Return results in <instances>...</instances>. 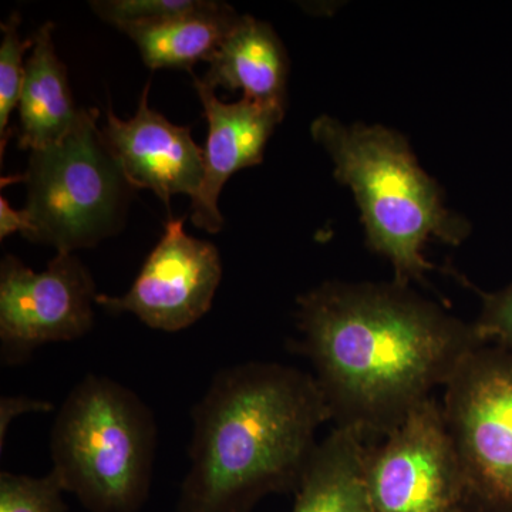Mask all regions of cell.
I'll return each mask as SVG.
<instances>
[{
	"label": "cell",
	"instance_id": "6da1fadb",
	"mask_svg": "<svg viewBox=\"0 0 512 512\" xmlns=\"http://www.w3.org/2000/svg\"><path fill=\"white\" fill-rule=\"evenodd\" d=\"M296 350L315 370L336 427L386 437L485 345L473 323L409 286L325 282L298 299Z\"/></svg>",
	"mask_w": 512,
	"mask_h": 512
},
{
	"label": "cell",
	"instance_id": "7a4b0ae2",
	"mask_svg": "<svg viewBox=\"0 0 512 512\" xmlns=\"http://www.w3.org/2000/svg\"><path fill=\"white\" fill-rule=\"evenodd\" d=\"M191 417L178 512H249L266 495L296 493L332 420L311 373L269 362L221 370Z\"/></svg>",
	"mask_w": 512,
	"mask_h": 512
},
{
	"label": "cell",
	"instance_id": "3957f363",
	"mask_svg": "<svg viewBox=\"0 0 512 512\" xmlns=\"http://www.w3.org/2000/svg\"><path fill=\"white\" fill-rule=\"evenodd\" d=\"M312 136L349 185L362 211L370 247L389 259L399 285L423 281L431 238L458 245L468 225L443 205L439 187L421 170L402 136L382 126L346 124L329 116L312 123Z\"/></svg>",
	"mask_w": 512,
	"mask_h": 512
},
{
	"label": "cell",
	"instance_id": "277c9868",
	"mask_svg": "<svg viewBox=\"0 0 512 512\" xmlns=\"http://www.w3.org/2000/svg\"><path fill=\"white\" fill-rule=\"evenodd\" d=\"M156 446L146 403L109 377L89 375L53 423L52 471L90 512H137L150 495Z\"/></svg>",
	"mask_w": 512,
	"mask_h": 512
},
{
	"label": "cell",
	"instance_id": "5b68a950",
	"mask_svg": "<svg viewBox=\"0 0 512 512\" xmlns=\"http://www.w3.org/2000/svg\"><path fill=\"white\" fill-rule=\"evenodd\" d=\"M99 111L82 110L63 140L32 151L22 181L28 185V239L73 254L116 231L128 185L103 131Z\"/></svg>",
	"mask_w": 512,
	"mask_h": 512
},
{
	"label": "cell",
	"instance_id": "8992f818",
	"mask_svg": "<svg viewBox=\"0 0 512 512\" xmlns=\"http://www.w3.org/2000/svg\"><path fill=\"white\" fill-rule=\"evenodd\" d=\"M444 387L441 409L468 512H512V350L478 346Z\"/></svg>",
	"mask_w": 512,
	"mask_h": 512
},
{
	"label": "cell",
	"instance_id": "52a82bcc",
	"mask_svg": "<svg viewBox=\"0 0 512 512\" xmlns=\"http://www.w3.org/2000/svg\"><path fill=\"white\" fill-rule=\"evenodd\" d=\"M366 483L373 512H468L463 471L433 397L367 447Z\"/></svg>",
	"mask_w": 512,
	"mask_h": 512
},
{
	"label": "cell",
	"instance_id": "ba28073f",
	"mask_svg": "<svg viewBox=\"0 0 512 512\" xmlns=\"http://www.w3.org/2000/svg\"><path fill=\"white\" fill-rule=\"evenodd\" d=\"M99 293L92 274L74 254H57L43 272L16 256L0 264V357L19 365L46 343L69 342L94 325Z\"/></svg>",
	"mask_w": 512,
	"mask_h": 512
},
{
	"label": "cell",
	"instance_id": "9c48e42d",
	"mask_svg": "<svg viewBox=\"0 0 512 512\" xmlns=\"http://www.w3.org/2000/svg\"><path fill=\"white\" fill-rule=\"evenodd\" d=\"M222 279L220 252L211 242L184 231V218L170 220L140 274L123 296H97L111 313H131L148 328L180 332L212 306Z\"/></svg>",
	"mask_w": 512,
	"mask_h": 512
},
{
	"label": "cell",
	"instance_id": "30bf717a",
	"mask_svg": "<svg viewBox=\"0 0 512 512\" xmlns=\"http://www.w3.org/2000/svg\"><path fill=\"white\" fill-rule=\"evenodd\" d=\"M148 92L150 83L131 119H119L109 107L103 136L131 188L151 190L167 205L178 194L192 200L204 180V148L190 128L175 126L150 109Z\"/></svg>",
	"mask_w": 512,
	"mask_h": 512
},
{
	"label": "cell",
	"instance_id": "8fae6325",
	"mask_svg": "<svg viewBox=\"0 0 512 512\" xmlns=\"http://www.w3.org/2000/svg\"><path fill=\"white\" fill-rule=\"evenodd\" d=\"M194 86L207 119L208 134L204 180L192 198L190 217L195 227L217 234L224 228V217L218 208L222 188L238 171L262 163L266 144L284 119L286 106L248 97L228 104L198 77H194Z\"/></svg>",
	"mask_w": 512,
	"mask_h": 512
},
{
	"label": "cell",
	"instance_id": "7c38bea8",
	"mask_svg": "<svg viewBox=\"0 0 512 512\" xmlns=\"http://www.w3.org/2000/svg\"><path fill=\"white\" fill-rule=\"evenodd\" d=\"M208 64L200 80L210 89L241 90L248 99L286 106L289 60L268 23L239 15Z\"/></svg>",
	"mask_w": 512,
	"mask_h": 512
},
{
	"label": "cell",
	"instance_id": "4fadbf2b",
	"mask_svg": "<svg viewBox=\"0 0 512 512\" xmlns=\"http://www.w3.org/2000/svg\"><path fill=\"white\" fill-rule=\"evenodd\" d=\"M53 28L46 22L33 37L19 97V147L30 153L59 143L82 116L83 109L74 106L66 66L56 53Z\"/></svg>",
	"mask_w": 512,
	"mask_h": 512
},
{
	"label": "cell",
	"instance_id": "5bb4252c",
	"mask_svg": "<svg viewBox=\"0 0 512 512\" xmlns=\"http://www.w3.org/2000/svg\"><path fill=\"white\" fill-rule=\"evenodd\" d=\"M367 447L359 431L335 427L316 447L292 512H373L366 483Z\"/></svg>",
	"mask_w": 512,
	"mask_h": 512
},
{
	"label": "cell",
	"instance_id": "9a60e30c",
	"mask_svg": "<svg viewBox=\"0 0 512 512\" xmlns=\"http://www.w3.org/2000/svg\"><path fill=\"white\" fill-rule=\"evenodd\" d=\"M239 15L227 3L202 0L184 15L126 30L150 69L191 70L207 62L224 42Z\"/></svg>",
	"mask_w": 512,
	"mask_h": 512
},
{
	"label": "cell",
	"instance_id": "2e32d148",
	"mask_svg": "<svg viewBox=\"0 0 512 512\" xmlns=\"http://www.w3.org/2000/svg\"><path fill=\"white\" fill-rule=\"evenodd\" d=\"M20 15L13 12L2 23V45H0V160L5 156L9 141V121L18 107L26 63L23 56L35 45V39H22L19 33Z\"/></svg>",
	"mask_w": 512,
	"mask_h": 512
},
{
	"label": "cell",
	"instance_id": "e0dca14e",
	"mask_svg": "<svg viewBox=\"0 0 512 512\" xmlns=\"http://www.w3.org/2000/svg\"><path fill=\"white\" fill-rule=\"evenodd\" d=\"M64 493L55 471L45 477L0 473V512H67Z\"/></svg>",
	"mask_w": 512,
	"mask_h": 512
},
{
	"label": "cell",
	"instance_id": "ac0fdd59",
	"mask_svg": "<svg viewBox=\"0 0 512 512\" xmlns=\"http://www.w3.org/2000/svg\"><path fill=\"white\" fill-rule=\"evenodd\" d=\"M202 0H99L90 2L96 15L121 32L184 15Z\"/></svg>",
	"mask_w": 512,
	"mask_h": 512
},
{
	"label": "cell",
	"instance_id": "d6986e66",
	"mask_svg": "<svg viewBox=\"0 0 512 512\" xmlns=\"http://www.w3.org/2000/svg\"><path fill=\"white\" fill-rule=\"evenodd\" d=\"M483 309L473 323L484 343L512 350V284L494 293H481Z\"/></svg>",
	"mask_w": 512,
	"mask_h": 512
},
{
	"label": "cell",
	"instance_id": "ffe728a7",
	"mask_svg": "<svg viewBox=\"0 0 512 512\" xmlns=\"http://www.w3.org/2000/svg\"><path fill=\"white\" fill-rule=\"evenodd\" d=\"M52 409L53 404L43 402V400L23 396L2 397V402H0V450H3L6 433L15 417H19L23 413L49 412Z\"/></svg>",
	"mask_w": 512,
	"mask_h": 512
},
{
	"label": "cell",
	"instance_id": "44dd1931",
	"mask_svg": "<svg viewBox=\"0 0 512 512\" xmlns=\"http://www.w3.org/2000/svg\"><path fill=\"white\" fill-rule=\"evenodd\" d=\"M20 232L23 237L28 238L32 232L28 214L25 210H15L10 207L5 197L0 198V239L10 237V235Z\"/></svg>",
	"mask_w": 512,
	"mask_h": 512
}]
</instances>
